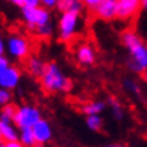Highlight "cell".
I'll list each match as a JSON object with an SVG mask.
<instances>
[{
  "label": "cell",
  "mask_w": 147,
  "mask_h": 147,
  "mask_svg": "<svg viewBox=\"0 0 147 147\" xmlns=\"http://www.w3.org/2000/svg\"><path fill=\"white\" fill-rule=\"evenodd\" d=\"M5 50H7V42L0 36V57H1V55H4Z\"/></svg>",
  "instance_id": "4316f807"
},
{
  "label": "cell",
  "mask_w": 147,
  "mask_h": 147,
  "mask_svg": "<svg viewBox=\"0 0 147 147\" xmlns=\"http://www.w3.org/2000/svg\"><path fill=\"white\" fill-rule=\"evenodd\" d=\"M11 100V92L8 89L0 88V105H7Z\"/></svg>",
  "instance_id": "7402d4cb"
},
{
  "label": "cell",
  "mask_w": 147,
  "mask_h": 147,
  "mask_svg": "<svg viewBox=\"0 0 147 147\" xmlns=\"http://www.w3.org/2000/svg\"><path fill=\"white\" fill-rule=\"evenodd\" d=\"M142 1V7L144 11H147V0H140Z\"/></svg>",
  "instance_id": "4dcf8cb0"
},
{
  "label": "cell",
  "mask_w": 147,
  "mask_h": 147,
  "mask_svg": "<svg viewBox=\"0 0 147 147\" xmlns=\"http://www.w3.org/2000/svg\"><path fill=\"white\" fill-rule=\"evenodd\" d=\"M100 147H127V146L120 144V143H109V144H104V146H100Z\"/></svg>",
  "instance_id": "f546056e"
},
{
  "label": "cell",
  "mask_w": 147,
  "mask_h": 147,
  "mask_svg": "<svg viewBox=\"0 0 147 147\" xmlns=\"http://www.w3.org/2000/svg\"><path fill=\"white\" fill-rule=\"evenodd\" d=\"M57 4H58V0H40V5L47 9L57 8Z\"/></svg>",
  "instance_id": "cb8c5ba5"
},
{
  "label": "cell",
  "mask_w": 147,
  "mask_h": 147,
  "mask_svg": "<svg viewBox=\"0 0 147 147\" xmlns=\"http://www.w3.org/2000/svg\"><path fill=\"white\" fill-rule=\"evenodd\" d=\"M1 140H3V135H1V131H0V143H1Z\"/></svg>",
  "instance_id": "d6a6232c"
},
{
  "label": "cell",
  "mask_w": 147,
  "mask_h": 147,
  "mask_svg": "<svg viewBox=\"0 0 147 147\" xmlns=\"http://www.w3.org/2000/svg\"><path fill=\"white\" fill-rule=\"evenodd\" d=\"M74 57L81 66H90L96 61V50L88 42H81L74 49Z\"/></svg>",
  "instance_id": "ba28073f"
},
{
  "label": "cell",
  "mask_w": 147,
  "mask_h": 147,
  "mask_svg": "<svg viewBox=\"0 0 147 147\" xmlns=\"http://www.w3.org/2000/svg\"><path fill=\"white\" fill-rule=\"evenodd\" d=\"M0 147H4V143H0Z\"/></svg>",
  "instance_id": "e575fe53"
},
{
  "label": "cell",
  "mask_w": 147,
  "mask_h": 147,
  "mask_svg": "<svg viewBox=\"0 0 147 147\" xmlns=\"http://www.w3.org/2000/svg\"><path fill=\"white\" fill-rule=\"evenodd\" d=\"M101 1L102 0H82V3H84L85 7H86L88 9H92V11H93Z\"/></svg>",
  "instance_id": "d4e9b609"
},
{
  "label": "cell",
  "mask_w": 147,
  "mask_h": 147,
  "mask_svg": "<svg viewBox=\"0 0 147 147\" xmlns=\"http://www.w3.org/2000/svg\"><path fill=\"white\" fill-rule=\"evenodd\" d=\"M16 111H18V107L11 104V102L7 104V105H3L1 112H0V119L5 121H13V117L16 115Z\"/></svg>",
  "instance_id": "d6986e66"
},
{
  "label": "cell",
  "mask_w": 147,
  "mask_h": 147,
  "mask_svg": "<svg viewBox=\"0 0 147 147\" xmlns=\"http://www.w3.org/2000/svg\"><path fill=\"white\" fill-rule=\"evenodd\" d=\"M19 142L22 143L24 147H35L36 139L34 136L32 128H26V129H20V135H19Z\"/></svg>",
  "instance_id": "e0dca14e"
},
{
  "label": "cell",
  "mask_w": 147,
  "mask_h": 147,
  "mask_svg": "<svg viewBox=\"0 0 147 147\" xmlns=\"http://www.w3.org/2000/svg\"><path fill=\"white\" fill-rule=\"evenodd\" d=\"M123 88H124V90L127 93L132 94V96H136V97H139V96L142 94L140 86H139V84L134 78H128V77L124 78V80H123Z\"/></svg>",
  "instance_id": "ac0fdd59"
},
{
  "label": "cell",
  "mask_w": 147,
  "mask_h": 147,
  "mask_svg": "<svg viewBox=\"0 0 147 147\" xmlns=\"http://www.w3.org/2000/svg\"><path fill=\"white\" fill-rule=\"evenodd\" d=\"M4 147H24L19 140H12V142H4Z\"/></svg>",
  "instance_id": "83f0119b"
},
{
  "label": "cell",
  "mask_w": 147,
  "mask_h": 147,
  "mask_svg": "<svg viewBox=\"0 0 147 147\" xmlns=\"http://www.w3.org/2000/svg\"><path fill=\"white\" fill-rule=\"evenodd\" d=\"M86 127L90 131H100L102 128V119L100 115H92L86 117Z\"/></svg>",
  "instance_id": "44dd1931"
},
{
  "label": "cell",
  "mask_w": 147,
  "mask_h": 147,
  "mask_svg": "<svg viewBox=\"0 0 147 147\" xmlns=\"http://www.w3.org/2000/svg\"><path fill=\"white\" fill-rule=\"evenodd\" d=\"M32 132H34V136H35V139H36V143H39V144H45V143L50 142V140H51V136H53L51 125H50V123L47 120H45V119H40V120L32 127Z\"/></svg>",
  "instance_id": "8fae6325"
},
{
  "label": "cell",
  "mask_w": 147,
  "mask_h": 147,
  "mask_svg": "<svg viewBox=\"0 0 147 147\" xmlns=\"http://www.w3.org/2000/svg\"><path fill=\"white\" fill-rule=\"evenodd\" d=\"M105 109V102L100 101V100H94V101H89L84 104L81 111L84 112L86 116H92V115H98Z\"/></svg>",
  "instance_id": "9a60e30c"
},
{
  "label": "cell",
  "mask_w": 147,
  "mask_h": 147,
  "mask_svg": "<svg viewBox=\"0 0 147 147\" xmlns=\"http://www.w3.org/2000/svg\"><path fill=\"white\" fill-rule=\"evenodd\" d=\"M23 7H39L40 0H22Z\"/></svg>",
  "instance_id": "484cf974"
},
{
  "label": "cell",
  "mask_w": 147,
  "mask_h": 147,
  "mask_svg": "<svg viewBox=\"0 0 147 147\" xmlns=\"http://www.w3.org/2000/svg\"><path fill=\"white\" fill-rule=\"evenodd\" d=\"M84 3L82 0H58L57 9L62 12H76L81 13L84 9Z\"/></svg>",
  "instance_id": "4fadbf2b"
},
{
  "label": "cell",
  "mask_w": 147,
  "mask_h": 147,
  "mask_svg": "<svg viewBox=\"0 0 147 147\" xmlns=\"http://www.w3.org/2000/svg\"><path fill=\"white\" fill-rule=\"evenodd\" d=\"M35 147H43V144H39V143H38V144H36Z\"/></svg>",
  "instance_id": "836d02e7"
},
{
  "label": "cell",
  "mask_w": 147,
  "mask_h": 147,
  "mask_svg": "<svg viewBox=\"0 0 147 147\" xmlns=\"http://www.w3.org/2000/svg\"><path fill=\"white\" fill-rule=\"evenodd\" d=\"M16 125L13 124V121H5L0 119V131L3 135V140L4 142H12V140H19V134Z\"/></svg>",
  "instance_id": "5bb4252c"
},
{
  "label": "cell",
  "mask_w": 147,
  "mask_h": 147,
  "mask_svg": "<svg viewBox=\"0 0 147 147\" xmlns=\"http://www.w3.org/2000/svg\"><path fill=\"white\" fill-rule=\"evenodd\" d=\"M22 18L26 27L31 32L38 30L39 27L46 26V24L53 22L50 9L45 8L42 5H39V7H23Z\"/></svg>",
  "instance_id": "277c9868"
},
{
  "label": "cell",
  "mask_w": 147,
  "mask_h": 147,
  "mask_svg": "<svg viewBox=\"0 0 147 147\" xmlns=\"http://www.w3.org/2000/svg\"><path fill=\"white\" fill-rule=\"evenodd\" d=\"M108 104H109L113 119H116L117 121L123 120L124 119V109H123V105L119 102V100H116L115 97H109L108 98Z\"/></svg>",
  "instance_id": "2e32d148"
},
{
  "label": "cell",
  "mask_w": 147,
  "mask_h": 147,
  "mask_svg": "<svg viewBox=\"0 0 147 147\" xmlns=\"http://www.w3.org/2000/svg\"><path fill=\"white\" fill-rule=\"evenodd\" d=\"M116 5H117L116 19L123 20V22H128V20L135 19L143 9L140 0H120L116 3Z\"/></svg>",
  "instance_id": "52a82bcc"
},
{
  "label": "cell",
  "mask_w": 147,
  "mask_h": 147,
  "mask_svg": "<svg viewBox=\"0 0 147 147\" xmlns=\"http://www.w3.org/2000/svg\"><path fill=\"white\" fill-rule=\"evenodd\" d=\"M7 51L15 59H27L31 53V43L22 34H12L7 39Z\"/></svg>",
  "instance_id": "8992f818"
},
{
  "label": "cell",
  "mask_w": 147,
  "mask_h": 147,
  "mask_svg": "<svg viewBox=\"0 0 147 147\" xmlns=\"http://www.w3.org/2000/svg\"><path fill=\"white\" fill-rule=\"evenodd\" d=\"M121 43L128 51L127 67L134 73L142 74L147 69V43L132 28L121 32Z\"/></svg>",
  "instance_id": "6da1fadb"
},
{
  "label": "cell",
  "mask_w": 147,
  "mask_h": 147,
  "mask_svg": "<svg viewBox=\"0 0 147 147\" xmlns=\"http://www.w3.org/2000/svg\"><path fill=\"white\" fill-rule=\"evenodd\" d=\"M81 28V13L62 12L58 19V38L65 43L74 39Z\"/></svg>",
  "instance_id": "3957f363"
},
{
  "label": "cell",
  "mask_w": 147,
  "mask_h": 147,
  "mask_svg": "<svg viewBox=\"0 0 147 147\" xmlns=\"http://www.w3.org/2000/svg\"><path fill=\"white\" fill-rule=\"evenodd\" d=\"M32 34H34L35 36H38V38H42V39H47V38H50V36L54 34V24H53V22L49 23V24H46V26L39 27V28L35 30Z\"/></svg>",
  "instance_id": "ffe728a7"
},
{
  "label": "cell",
  "mask_w": 147,
  "mask_h": 147,
  "mask_svg": "<svg viewBox=\"0 0 147 147\" xmlns=\"http://www.w3.org/2000/svg\"><path fill=\"white\" fill-rule=\"evenodd\" d=\"M40 80V85L47 93H58V92H69L71 89V81L65 76L55 62L46 63L45 71Z\"/></svg>",
  "instance_id": "7a4b0ae2"
},
{
  "label": "cell",
  "mask_w": 147,
  "mask_h": 147,
  "mask_svg": "<svg viewBox=\"0 0 147 147\" xmlns=\"http://www.w3.org/2000/svg\"><path fill=\"white\" fill-rule=\"evenodd\" d=\"M46 63L40 59L38 55H30L26 59V69L27 71L35 78H40L45 71Z\"/></svg>",
  "instance_id": "7c38bea8"
},
{
  "label": "cell",
  "mask_w": 147,
  "mask_h": 147,
  "mask_svg": "<svg viewBox=\"0 0 147 147\" xmlns=\"http://www.w3.org/2000/svg\"><path fill=\"white\" fill-rule=\"evenodd\" d=\"M142 77H143V80H144V81H146V82H147V69H146V70H144V71H143V73H142Z\"/></svg>",
  "instance_id": "1f68e13d"
},
{
  "label": "cell",
  "mask_w": 147,
  "mask_h": 147,
  "mask_svg": "<svg viewBox=\"0 0 147 147\" xmlns=\"http://www.w3.org/2000/svg\"><path fill=\"white\" fill-rule=\"evenodd\" d=\"M9 66H11V63H9L8 58L5 57V55H1V57H0V76H1Z\"/></svg>",
  "instance_id": "603a6c76"
},
{
  "label": "cell",
  "mask_w": 147,
  "mask_h": 147,
  "mask_svg": "<svg viewBox=\"0 0 147 147\" xmlns=\"http://www.w3.org/2000/svg\"><path fill=\"white\" fill-rule=\"evenodd\" d=\"M20 77H22V73L19 70V67L11 65L0 76V88H4V89H8V90L15 89L18 86L19 81H20Z\"/></svg>",
  "instance_id": "30bf717a"
},
{
  "label": "cell",
  "mask_w": 147,
  "mask_h": 147,
  "mask_svg": "<svg viewBox=\"0 0 147 147\" xmlns=\"http://www.w3.org/2000/svg\"><path fill=\"white\" fill-rule=\"evenodd\" d=\"M111 1H115V3H117V1H120V0H111Z\"/></svg>",
  "instance_id": "d590c367"
},
{
  "label": "cell",
  "mask_w": 147,
  "mask_h": 147,
  "mask_svg": "<svg viewBox=\"0 0 147 147\" xmlns=\"http://www.w3.org/2000/svg\"><path fill=\"white\" fill-rule=\"evenodd\" d=\"M40 119H42V116H40V111L38 108L30 105V104H24V105L18 107L16 115L13 117V124L19 129L32 128Z\"/></svg>",
  "instance_id": "5b68a950"
},
{
  "label": "cell",
  "mask_w": 147,
  "mask_h": 147,
  "mask_svg": "<svg viewBox=\"0 0 147 147\" xmlns=\"http://www.w3.org/2000/svg\"><path fill=\"white\" fill-rule=\"evenodd\" d=\"M11 4L13 5H16V7H20V8H23V3H22V0H8Z\"/></svg>",
  "instance_id": "f1b7e54d"
},
{
  "label": "cell",
  "mask_w": 147,
  "mask_h": 147,
  "mask_svg": "<svg viewBox=\"0 0 147 147\" xmlns=\"http://www.w3.org/2000/svg\"><path fill=\"white\" fill-rule=\"evenodd\" d=\"M94 16L100 20H105V22H111L117 16V5L115 1L111 0H102L101 3L93 9Z\"/></svg>",
  "instance_id": "9c48e42d"
}]
</instances>
